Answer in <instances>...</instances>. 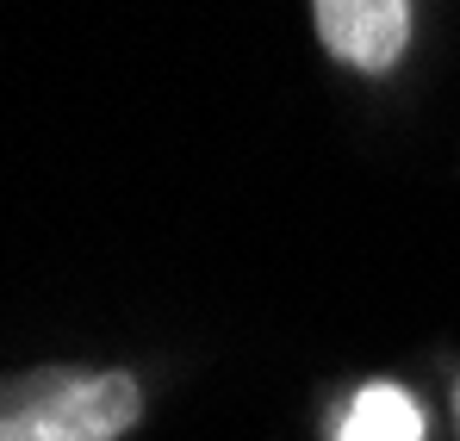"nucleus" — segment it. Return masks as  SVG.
I'll return each mask as SVG.
<instances>
[{"label": "nucleus", "mask_w": 460, "mask_h": 441, "mask_svg": "<svg viewBox=\"0 0 460 441\" xmlns=\"http://www.w3.org/2000/svg\"><path fill=\"white\" fill-rule=\"evenodd\" d=\"M144 417L119 367H25L0 379V441H125Z\"/></svg>", "instance_id": "f257e3e1"}, {"label": "nucleus", "mask_w": 460, "mask_h": 441, "mask_svg": "<svg viewBox=\"0 0 460 441\" xmlns=\"http://www.w3.org/2000/svg\"><path fill=\"white\" fill-rule=\"evenodd\" d=\"M317 44L361 75H385L411 44V0H311Z\"/></svg>", "instance_id": "f03ea898"}, {"label": "nucleus", "mask_w": 460, "mask_h": 441, "mask_svg": "<svg viewBox=\"0 0 460 441\" xmlns=\"http://www.w3.org/2000/svg\"><path fill=\"white\" fill-rule=\"evenodd\" d=\"M336 441H423V410L404 385L392 379H374L355 392V404L342 410L336 423Z\"/></svg>", "instance_id": "7ed1b4c3"}, {"label": "nucleus", "mask_w": 460, "mask_h": 441, "mask_svg": "<svg viewBox=\"0 0 460 441\" xmlns=\"http://www.w3.org/2000/svg\"><path fill=\"white\" fill-rule=\"evenodd\" d=\"M455 429H460V379H455Z\"/></svg>", "instance_id": "20e7f679"}]
</instances>
